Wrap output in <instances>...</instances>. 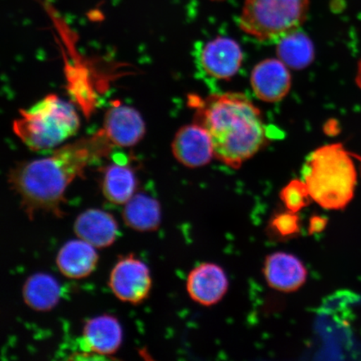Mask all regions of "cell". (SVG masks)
Instances as JSON below:
<instances>
[{"label": "cell", "mask_w": 361, "mask_h": 361, "mask_svg": "<svg viewBox=\"0 0 361 361\" xmlns=\"http://www.w3.org/2000/svg\"><path fill=\"white\" fill-rule=\"evenodd\" d=\"M112 146L102 129L57 149L51 157L22 162L13 169L8 183L20 196L27 216L32 219L42 211L61 218L67 188L89 165L109 154Z\"/></svg>", "instance_id": "6da1fadb"}, {"label": "cell", "mask_w": 361, "mask_h": 361, "mask_svg": "<svg viewBox=\"0 0 361 361\" xmlns=\"http://www.w3.org/2000/svg\"><path fill=\"white\" fill-rule=\"evenodd\" d=\"M197 118L210 135L214 157L233 169L258 153L268 140L260 110L242 93L213 94L202 102Z\"/></svg>", "instance_id": "7a4b0ae2"}, {"label": "cell", "mask_w": 361, "mask_h": 361, "mask_svg": "<svg viewBox=\"0 0 361 361\" xmlns=\"http://www.w3.org/2000/svg\"><path fill=\"white\" fill-rule=\"evenodd\" d=\"M356 171L342 144L320 147L307 157L302 180L313 201L328 210H340L354 197Z\"/></svg>", "instance_id": "3957f363"}, {"label": "cell", "mask_w": 361, "mask_h": 361, "mask_svg": "<svg viewBox=\"0 0 361 361\" xmlns=\"http://www.w3.org/2000/svg\"><path fill=\"white\" fill-rule=\"evenodd\" d=\"M80 128L78 112L71 104L49 94L27 110L20 111L13 132L33 151L49 150L61 145Z\"/></svg>", "instance_id": "277c9868"}, {"label": "cell", "mask_w": 361, "mask_h": 361, "mask_svg": "<svg viewBox=\"0 0 361 361\" xmlns=\"http://www.w3.org/2000/svg\"><path fill=\"white\" fill-rule=\"evenodd\" d=\"M310 0H245L239 28L260 42H278L300 29L308 16Z\"/></svg>", "instance_id": "5b68a950"}, {"label": "cell", "mask_w": 361, "mask_h": 361, "mask_svg": "<svg viewBox=\"0 0 361 361\" xmlns=\"http://www.w3.org/2000/svg\"><path fill=\"white\" fill-rule=\"evenodd\" d=\"M109 287L117 299L141 304L150 293L152 278L147 266L133 255L123 257L111 269Z\"/></svg>", "instance_id": "8992f818"}, {"label": "cell", "mask_w": 361, "mask_h": 361, "mask_svg": "<svg viewBox=\"0 0 361 361\" xmlns=\"http://www.w3.org/2000/svg\"><path fill=\"white\" fill-rule=\"evenodd\" d=\"M196 60L203 74L216 80L232 78L240 69V45L228 37H216L197 47Z\"/></svg>", "instance_id": "52a82bcc"}, {"label": "cell", "mask_w": 361, "mask_h": 361, "mask_svg": "<svg viewBox=\"0 0 361 361\" xmlns=\"http://www.w3.org/2000/svg\"><path fill=\"white\" fill-rule=\"evenodd\" d=\"M171 148L176 159L190 169L201 168L209 164L214 157L209 133L197 123L180 128L175 135Z\"/></svg>", "instance_id": "ba28073f"}, {"label": "cell", "mask_w": 361, "mask_h": 361, "mask_svg": "<svg viewBox=\"0 0 361 361\" xmlns=\"http://www.w3.org/2000/svg\"><path fill=\"white\" fill-rule=\"evenodd\" d=\"M287 67L279 59H268L254 68L251 85L257 98L275 103L287 96L291 88V75Z\"/></svg>", "instance_id": "9c48e42d"}, {"label": "cell", "mask_w": 361, "mask_h": 361, "mask_svg": "<svg viewBox=\"0 0 361 361\" xmlns=\"http://www.w3.org/2000/svg\"><path fill=\"white\" fill-rule=\"evenodd\" d=\"M228 288V279L224 270L215 264L197 266L188 274L187 290L193 301L204 306L219 303Z\"/></svg>", "instance_id": "30bf717a"}, {"label": "cell", "mask_w": 361, "mask_h": 361, "mask_svg": "<svg viewBox=\"0 0 361 361\" xmlns=\"http://www.w3.org/2000/svg\"><path fill=\"white\" fill-rule=\"evenodd\" d=\"M103 130L113 145L129 147L141 141L146 133V126L134 108L114 106L106 113Z\"/></svg>", "instance_id": "8fae6325"}, {"label": "cell", "mask_w": 361, "mask_h": 361, "mask_svg": "<svg viewBox=\"0 0 361 361\" xmlns=\"http://www.w3.org/2000/svg\"><path fill=\"white\" fill-rule=\"evenodd\" d=\"M264 274L269 286L275 290L295 292L306 282L307 269L296 256L277 252L267 257Z\"/></svg>", "instance_id": "7c38bea8"}, {"label": "cell", "mask_w": 361, "mask_h": 361, "mask_svg": "<svg viewBox=\"0 0 361 361\" xmlns=\"http://www.w3.org/2000/svg\"><path fill=\"white\" fill-rule=\"evenodd\" d=\"M74 232L78 238L96 248L109 247L118 235V225L107 212L90 209L81 213L74 224Z\"/></svg>", "instance_id": "4fadbf2b"}, {"label": "cell", "mask_w": 361, "mask_h": 361, "mask_svg": "<svg viewBox=\"0 0 361 361\" xmlns=\"http://www.w3.org/2000/svg\"><path fill=\"white\" fill-rule=\"evenodd\" d=\"M82 340L84 347L94 354L114 355L123 342V328L114 316L99 315L85 323Z\"/></svg>", "instance_id": "5bb4252c"}, {"label": "cell", "mask_w": 361, "mask_h": 361, "mask_svg": "<svg viewBox=\"0 0 361 361\" xmlns=\"http://www.w3.org/2000/svg\"><path fill=\"white\" fill-rule=\"evenodd\" d=\"M97 263L96 247L80 238L66 243L56 256L59 271L69 279L89 276L96 269Z\"/></svg>", "instance_id": "9a60e30c"}, {"label": "cell", "mask_w": 361, "mask_h": 361, "mask_svg": "<svg viewBox=\"0 0 361 361\" xmlns=\"http://www.w3.org/2000/svg\"><path fill=\"white\" fill-rule=\"evenodd\" d=\"M161 216L160 203L144 193L135 194L123 212L125 224L138 232L155 231L159 228Z\"/></svg>", "instance_id": "2e32d148"}, {"label": "cell", "mask_w": 361, "mask_h": 361, "mask_svg": "<svg viewBox=\"0 0 361 361\" xmlns=\"http://www.w3.org/2000/svg\"><path fill=\"white\" fill-rule=\"evenodd\" d=\"M137 178L125 162L116 161L107 166L102 182L104 197L116 205H125L135 195Z\"/></svg>", "instance_id": "e0dca14e"}, {"label": "cell", "mask_w": 361, "mask_h": 361, "mask_svg": "<svg viewBox=\"0 0 361 361\" xmlns=\"http://www.w3.org/2000/svg\"><path fill=\"white\" fill-rule=\"evenodd\" d=\"M23 299L27 306L36 311H49L55 307L61 295L56 279L48 274L31 275L23 286Z\"/></svg>", "instance_id": "ac0fdd59"}, {"label": "cell", "mask_w": 361, "mask_h": 361, "mask_svg": "<svg viewBox=\"0 0 361 361\" xmlns=\"http://www.w3.org/2000/svg\"><path fill=\"white\" fill-rule=\"evenodd\" d=\"M277 55L288 68L304 69L314 61V44L308 35L298 30L279 40Z\"/></svg>", "instance_id": "d6986e66"}, {"label": "cell", "mask_w": 361, "mask_h": 361, "mask_svg": "<svg viewBox=\"0 0 361 361\" xmlns=\"http://www.w3.org/2000/svg\"><path fill=\"white\" fill-rule=\"evenodd\" d=\"M281 198L288 211L298 213L313 201L303 180H293L283 188Z\"/></svg>", "instance_id": "ffe728a7"}, {"label": "cell", "mask_w": 361, "mask_h": 361, "mask_svg": "<svg viewBox=\"0 0 361 361\" xmlns=\"http://www.w3.org/2000/svg\"><path fill=\"white\" fill-rule=\"evenodd\" d=\"M272 227L282 237H290L300 232V216L288 211L274 216Z\"/></svg>", "instance_id": "44dd1931"}, {"label": "cell", "mask_w": 361, "mask_h": 361, "mask_svg": "<svg viewBox=\"0 0 361 361\" xmlns=\"http://www.w3.org/2000/svg\"><path fill=\"white\" fill-rule=\"evenodd\" d=\"M326 225V222L322 219L314 218L311 221V229L314 230V232L320 231Z\"/></svg>", "instance_id": "7402d4cb"}, {"label": "cell", "mask_w": 361, "mask_h": 361, "mask_svg": "<svg viewBox=\"0 0 361 361\" xmlns=\"http://www.w3.org/2000/svg\"><path fill=\"white\" fill-rule=\"evenodd\" d=\"M357 82L359 83L360 87H361V65H360V69H359V74H358V78H357Z\"/></svg>", "instance_id": "603a6c76"}, {"label": "cell", "mask_w": 361, "mask_h": 361, "mask_svg": "<svg viewBox=\"0 0 361 361\" xmlns=\"http://www.w3.org/2000/svg\"><path fill=\"white\" fill-rule=\"evenodd\" d=\"M212 1L221 2V1H224V0H212Z\"/></svg>", "instance_id": "cb8c5ba5"}]
</instances>
